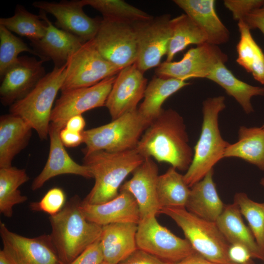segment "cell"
Listing matches in <instances>:
<instances>
[{
	"label": "cell",
	"instance_id": "1",
	"mask_svg": "<svg viewBox=\"0 0 264 264\" xmlns=\"http://www.w3.org/2000/svg\"><path fill=\"white\" fill-rule=\"evenodd\" d=\"M144 158L153 157L180 171H187L194 152L183 117L176 110H163L141 136L135 148Z\"/></svg>",
	"mask_w": 264,
	"mask_h": 264
},
{
	"label": "cell",
	"instance_id": "2",
	"mask_svg": "<svg viewBox=\"0 0 264 264\" xmlns=\"http://www.w3.org/2000/svg\"><path fill=\"white\" fill-rule=\"evenodd\" d=\"M77 195L66 203L57 214L50 216V236L62 264H69L91 244L100 239L102 226L88 221Z\"/></svg>",
	"mask_w": 264,
	"mask_h": 264
},
{
	"label": "cell",
	"instance_id": "3",
	"mask_svg": "<svg viewBox=\"0 0 264 264\" xmlns=\"http://www.w3.org/2000/svg\"><path fill=\"white\" fill-rule=\"evenodd\" d=\"M84 154L83 165L89 168L95 179L93 188L82 200L90 204L104 203L116 197L124 180L145 160L135 149L116 153L96 151Z\"/></svg>",
	"mask_w": 264,
	"mask_h": 264
},
{
	"label": "cell",
	"instance_id": "4",
	"mask_svg": "<svg viewBox=\"0 0 264 264\" xmlns=\"http://www.w3.org/2000/svg\"><path fill=\"white\" fill-rule=\"evenodd\" d=\"M225 97H210L202 103L201 132L194 147L192 161L183 175L190 188L200 180L221 159L229 145L222 137L219 126L220 113L225 108Z\"/></svg>",
	"mask_w": 264,
	"mask_h": 264
},
{
	"label": "cell",
	"instance_id": "5",
	"mask_svg": "<svg viewBox=\"0 0 264 264\" xmlns=\"http://www.w3.org/2000/svg\"><path fill=\"white\" fill-rule=\"evenodd\" d=\"M66 67V63L54 66L26 95L10 106V113L25 121L41 140L47 139L53 104L65 80Z\"/></svg>",
	"mask_w": 264,
	"mask_h": 264
},
{
	"label": "cell",
	"instance_id": "6",
	"mask_svg": "<svg viewBox=\"0 0 264 264\" xmlns=\"http://www.w3.org/2000/svg\"><path fill=\"white\" fill-rule=\"evenodd\" d=\"M160 213L174 220L194 250L203 258L217 264H236L229 256L230 244L215 222L201 219L185 207H165Z\"/></svg>",
	"mask_w": 264,
	"mask_h": 264
},
{
	"label": "cell",
	"instance_id": "7",
	"mask_svg": "<svg viewBox=\"0 0 264 264\" xmlns=\"http://www.w3.org/2000/svg\"><path fill=\"white\" fill-rule=\"evenodd\" d=\"M150 124L138 109L128 112L107 124L82 132L84 153L96 151L116 153L135 149Z\"/></svg>",
	"mask_w": 264,
	"mask_h": 264
},
{
	"label": "cell",
	"instance_id": "8",
	"mask_svg": "<svg viewBox=\"0 0 264 264\" xmlns=\"http://www.w3.org/2000/svg\"><path fill=\"white\" fill-rule=\"evenodd\" d=\"M66 63V74L61 92L94 85L115 75L122 69L102 56L94 39L84 43Z\"/></svg>",
	"mask_w": 264,
	"mask_h": 264
},
{
	"label": "cell",
	"instance_id": "9",
	"mask_svg": "<svg viewBox=\"0 0 264 264\" xmlns=\"http://www.w3.org/2000/svg\"><path fill=\"white\" fill-rule=\"evenodd\" d=\"M136 241L138 249L172 264L196 253L186 239L176 236L160 225L156 216L140 220Z\"/></svg>",
	"mask_w": 264,
	"mask_h": 264
},
{
	"label": "cell",
	"instance_id": "10",
	"mask_svg": "<svg viewBox=\"0 0 264 264\" xmlns=\"http://www.w3.org/2000/svg\"><path fill=\"white\" fill-rule=\"evenodd\" d=\"M94 40L102 56L121 69L135 63L137 45L132 24L102 18Z\"/></svg>",
	"mask_w": 264,
	"mask_h": 264
},
{
	"label": "cell",
	"instance_id": "11",
	"mask_svg": "<svg viewBox=\"0 0 264 264\" xmlns=\"http://www.w3.org/2000/svg\"><path fill=\"white\" fill-rule=\"evenodd\" d=\"M171 15L164 14L132 23L136 37L138 69L144 73L157 67L167 52L171 37Z\"/></svg>",
	"mask_w": 264,
	"mask_h": 264
},
{
	"label": "cell",
	"instance_id": "12",
	"mask_svg": "<svg viewBox=\"0 0 264 264\" xmlns=\"http://www.w3.org/2000/svg\"><path fill=\"white\" fill-rule=\"evenodd\" d=\"M228 56L218 45L205 43L192 47L178 61H165L155 70L157 76L186 81L191 78H207L220 63Z\"/></svg>",
	"mask_w": 264,
	"mask_h": 264
},
{
	"label": "cell",
	"instance_id": "13",
	"mask_svg": "<svg viewBox=\"0 0 264 264\" xmlns=\"http://www.w3.org/2000/svg\"><path fill=\"white\" fill-rule=\"evenodd\" d=\"M116 76L88 87L62 92L53 108L50 123L63 129L71 117L105 106Z\"/></svg>",
	"mask_w": 264,
	"mask_h": 264
},
{
	"label": "cell",
	"instance_id": "14",
	"mask_svg": "<svg viewBox=\"0 0 264 264\" xmlns=\"http://www.w3.org/2000/svg\"><path fill=\"white\" fill-rule=\"evenodd\" d=\"M2 249L11 264L61 263L50 235L28 238L14 233L0 223Z\"/></svg>",
	"mask_w": 264,
	"mask_h": 264
},
{
	"label": "cell",
	"instance_id": "15",
	"mask_svg": "<svg viewBox=\"0 0 264 264\" xmlns=\"http://www.w3.org/2000/svg\"><path fill=\"white\" fill-rule=\"evenodd\" d=\"M33 6L52 15L58 28L86 42L95 38L102 19L88 16L83 11L81 0H62L58 2L36 1Z\"/></svg>",
	"mask_w": 264,
	"mask_h": 264
},
{
	"label": "cell",
	"instance_id": "16",
	"mask_svg": "<svg viewBox=\"0 0 264 264\" xmlns=\"http://www.w3.org/2000/svg\"><path fill=\"white\" fill-rule=\"evenodd\" d=\"M147 85L144 73L135 63L122 68L116 77L105 104L112 120L137 109Z\"/></svg>",
	"mask_w": 264,
	"mask_h": 264
},
{
	"label": "cell",
	"instance_id": "17",
	"mask_svg": "<svg viewBox=\"0 0 264 264\" xmlns=\"http://www.w3.org/2000/svg\"><path fill=\"white\" fill-rule=\"evenodd\" d=\"M44 60L19 57L17 62L3 77L0 99L3 105L11 106L26 95L45 75Z\"/></svg>",
	"mask_w": 264,
	"mask_h": 264
},
{
	"label": "cell",
	"instance_id": "18",
	"mask_svg": "<svg viewBox=\"0 0 264 264\" xmlns=\"http://www.w3.org/2000/svg\"><path fill=\"white\" fill-rule=\"evenodd\" d=\"M158 168L152 158H145L133 172L132 176L120 188L130 193L138 205L140 220L160 213L156 191Z\"/></svg>",
	"mask_w": 264,
	"mask_h": 264
},
{
	"label": "cell",
	"instance_id": "19",
	"mask_svg": "<svg viewBox=\"0 0 264 264\" xmlns=\"http://www.w3.org/2000/svg\"><path fill=\"white\" fill-rule=\"evenodd\" d=\"M62 129L54 124L50 123L48 157L43 169L32 183L33 191L41 188L50 178L61 175L73 174L87 178H93L89 168L76 163L66 151L60 138V132Z\"/></svg>",
	"mask_w": 264,
	"mask_h": 264
},
{
	"label": "cell",
	"instance_id": "20",
	"mask_svg": "<svg viewBox=\"0 0 264 264\" xmlns=\"http://www.w3.org/2000/svg\"><path fill=\"white\" fill-rule=\"evenodd\" d=\"M81 210L87 220L101 226L117 222H133L140 220L137 203L129 192L120 191L114 198L104 203L90 204L82 201Z\"/></svg>",
	"mask_w": 264,
	"mask_h": 264
},
{
	"label": "cell",
	"instance_id": "21",
	"mask_svg": "<svg viewBox=\"0 0 264 264\" xmlns=\"http://www.w3.org/2000/svg\"><path fill=\"white\" fill-rule=\"evenodd\" d=\"M39 15L46 23V31L41 40L33 44L38 49L41 59L51 60L54 66L60 67L85 42L53 25L43 11L40 10Z\"/></svg>",
	"mask_w": 264,
	"mask_h": 264
},
{
	"label": "cell",
	"instance_id": "22",
	"mask_svg": "<svg viewBox=\"0 0 264 264\" xmlns=\"http://www.w3.org/2000/svg\"><path fill=\"white\" fill-rule=\"evenodd\" d=\"M188 15L205 33L207 43L219 45L227 42L230 33L218 17L214 0H175Z\"/></svg>",
	"mask_w": 264,
	"mask_h": 264
},
{
	"label": "cell",
	"instance_id": "23",
	"mask_svg": "<svg viewBox=\"0 0 264 264\" xmlns=\"http://www.w3.org/2000/svg\"><path fill=\"white\" fill-rule=\"evenodd\" d=\"M137 224L117 222L102 226L99 241L104 261L118 264L138 248Z\"/></svg>",
	"mask_w": 264,
	"mask_h": 264
},
{
	"label": "cell",
	"instance_id": "24",
	"mask_svg": "<svg viewBox=\"0 0 264 264\" xmlns=\"http://www.w3.org/2000/svg\"><path fill=\"white\" fill-rule=\"evenodd\" d=\"M212 169L199 181L190 187L186 209L197 217L216 222L222 212L225 204L221 200L213 180Z\"/></svg>",
	"mask_w": 264,
	"mask_h": 264
},
{
	"label": "cell",
	"instance_id": "25",
	"mask_svg": "<svg viewBox=\"0 0 264 264\" xmlns=\"http://www.w3.org/2000/svg\"><path fill=\"white\" fill-rule=\"evenodd\" d=\"M32 127L11 113L0 117V168L11 166L13 159L28 145Z\"/></svg>",
	"mask_w": 264,
	"mask_h": 264
},
{
	"label": "cell",
	"instance_id": "26",
	"mask_svg": "<svg viewBox=\"0 0 264 264\" xmlns=\"http://www.w3.org/2000/svg\"><path fill=\"white\" fill-rule=\"evenodd\" d=\"M238 205L234 202L225 205L224 209L215 222L230 244L245 247L251 258L264 261V255L257 245L249 228L244 223Z\"/></svg>",
	"mask_w": 264,
	"mask_h": 264
},
{
	"label": "cell",
	"instance_id": "27",
	"mask_svg": "<svg viewBox=\"0 0 264 264\" xmlns=\"http://www.w3.org/2000/svg\"><path fill=\"white\" fill-rule=\"evenodd\" d=\"M190 84L173 78L155 75L147 86L143 101L138 109L139 113L150 124L162 112V106L165 100Z\"/></svg>",
	"mask_w": 264,
	"mask_h": 264
},
{
	"label": "cell",
	"instance_id": "28",
	"mask_svg": "<svg viewBox=\"0 0 264 264\" xmlns=\"http://www.w3.org/2000/svg\"><path fill=\"white\" fill-rule=\"evenodd\" d=\"M237 157L253 164L264 171V129L263 127L241 126L238 140L229 144L224 158Z\"/></svg>",
	"mask_w": 264,
	"mask_h": 264
},
{
	"label": "cell",
	"instance_id": "29",
	"mask_svg": "<svg viewBox=\"0 0 264 264\" xmlns=\"http://www.w3.org/2000/svg\"><path fill=\"white\" fill-rule=\"evenodd\" d=\"M207 79L222 87L233 97L247 114L254 112L251 100L254 96H264V87L251 85L238 79L225 66L219 63Z\"/></svg>",
	"mask_w": 264,
	"mask_h": 264
},
{
	"label": "cell",
	"instance_id": "30",
	"mask_svg": "<svg viewBox=\"0 0 264 264\" xmlns=\"http://www.w3.org/2000/svg\"><path fill=\"white\" fill-rule=\"evenodd\" d=\"M240 34L237 45V63L264 85V53L253 38L250 29L242 20L238 21Z\"/></svg>",
	"mask_w": 264,
	"mask_h": 264
},
{
	"label": "cell",
	"instance_id": "31",
	"mask_svg": "<svg viewBox=\"0 0 264 264\" xmlns=\"http://www.w3.org/2000/svg\"><path fill=\"white\" fill-rule=\"evenodd\" d=\"M207 37L201 29L186 14L171 20V37L165 61H172L175 56L191 44L207 43Z\"/></svg>",
	"mask_w": 264,
	"mask_h": 264
},
{
	"label": "cell",
	"instance_id": "32",
	"mask_svg": "<svg viewBox=\"0 0 264 264\" xmlns=\"http://www.w3.org/2000/svg\"><path fill=\"white\" fill-rule=\"evenodd\" d=\"M156 191L160 210L165 207L185 208L190 188L186 183L183 175L171 167L158 176Z\"/></svg>",
	"mask_w": 264,
	"mask_h": 264
},
{
	"label": "cell",
	"instance_id": "33",
	"mask_svg": "<svg viewBox=\"0 0 264 264\" xmlns=\"http://www.w3.org/2000/svg\"><path fill=\"white\" fill-rule=\"evenodd\" d=\"M29 179L25 169L10 166L0 168V212L10 218L13 207L27 200L19 187Z\"/></svg>",
	"mask_w": 264,
	"mask_h": 264
},
{
	"label": "cell",
	"instance_id": "34",
	"mask_svg": "<svg viewBox=\"0 0 264 264\" xmlns=\"http://www.w3.org/2000/svg\"><path fill=\"white\" fill-rule=\"evenodd\" d=\"M2 25L11 32L24 36L30 39L32 44L41 40L46 31V23L40 15L34 14L22 6L17 5L13 16L1 18Z\"/></svg>",
	"mask_w": 264,
	"mask_h": 264
},
{
	"label": "cell",
	"instance_id": "35",
	"mask_svg": "<svg viewBox=\"0 0 264 264\" xmlns=\"http://www.w3.org/2000/svg\"><path fill=\"white\" fill-rule=\"evenodd\" d=\"M83 5H89L100 12L103 19L132 24L153 16L124 0H81Z\"/></svg>",
	"mask_w": 264,
	"mask_h": 264
},
{
	"label": "cell",
	"instance_id": "36",
	"mask_svg": "<svg viewBox=\"0 0 264 264\" xmlns=\"http://www.w3.org/2000/svg\"><path fill=\"white\" fill-rule=\"evenodd\" d=\"M234 202L247 220L256 243L264 255V202L255 201L243 192L235 194Z\"/></svg>",
	"mask_w": 264,
	"mask_h": 264
},
{
	"label": "cell",
	"instance_id": "37",
	"mask_svg": "<svg viewBox=\"0 0 264 264\" xmlns=\"http://www.w3.org/2000/svg\"><path fill=\"white\" fill-rule=\"evenodd\" d=\"M28 52L40 56L36 51L30 49L20 38L0 25V76L1 79L8 70L18 61L19 55Z\"/></svg>",
	"mask_w": 264,
	"mask_h": 264
},
{
	"label": "cell",
	"instance_id": "38",
	"mask_svg": "<svg viewBox=\"0 0 264 264\" xmlns=\"http://www.w3.org/2000/svg\"><path fill=\"white\" fill-rule=\"evenodd\" d=\"M66 204V195L63 190L58 187L48 190L40 201L29 204L33 211H42L54 215L59 213Z\"/></svg>",
	"mask_w": 264,
	"mask_h": 264
},
{
	"label": "cell",
	"instance_id": "39",
	"mask_svg": "<svg viewBox=\"0 0 264 264\" xmlns=\"http://www.w3.org/2000/svg\"><path fill=\"white\" fill-rule=\"evenodd\" d=\"M264 0H225L224 6L238 22L242 20L249 13L262 5Z\"/></svg>",
	"mask_w": 264,
	"mask_h": 264
},
{
	"label": "cell",
	"instance_id": "40",
	"mask_svg": "<svg viewBox=\"0 0 264 264\" xmlns=\"http://www.w3.org/2000/svg\"><path fill=\"white\" fill-rule=\"evenodd\" d=\"M104 257L99 240L95 242L69 264H101Z\"/></svg>",
	"mask_w": 264,
	"mask_h": 264
},
{
	"label": "cell",
	"instance_id": "41",
	"mask_svg": "<svg viewBox=\"0 0 264 264\" xmlns=\"http://www.w3.org/2000/svg\"><path fill=\"white\" fill-rule=\"evenodd\" d=\"M137 248L118 264H171Z\"/></svg>",
	"mask_w": 264,
	"mask_h": 264
},
{
	"label": "cell",
	"instance_id": "42",
	"mask_svg": "<svg viewBox=\"0 0 264 264\" xmlns=\"http://www.w3.org/2000/svg\"><path fill=\"white\" fill-rule=\"evenodd\" d=\"M242 21L250 30L258 29L264 35V2L261 6L247 14Z\"/></svg>",
	"mask_w": 264,
	"mask_h": 264
},
{
	"label": "cell",
	"instance_id": "43",
	"mask_svg": "<svg viewBox=\"0 0 264 264\" xmlns=\"http://www.w3.org/2000/svg\"><path fill=\"white\" fill-rule=\"evenodd\" d=\"M60 138L64 146L73 148L83 143L82 132H79L63 128L60 132Z\"/></svg>",
	"mask_w": 264,
	"mask_h": 264
},
{
	"label": "cell",
	"instance_id": "44",
	"mask_svg": "<svg viewBox=\"0 0 264 264\" xmlns=\"http://www.w3.org/2000/svg\"><path fill=\"white\" fill-rule=\"evenodd\" d=\"M228 253L231 260L236 264H245L252 258L248 250L239 244H230Z\"/></svg>",
	"mask_w": 264,
	"mask_h": 264
},
{
	"label": "cell",
	"instance_id": "45",
	"mask_svg": "<svg viewBox=\"0 0 264 264\" xmlns=\"http://www.w3.org/2000/svg\"><path fill=\"white\" fill-rule=\"evenodd\" d=\"M86 121L82 115L70 117L66 122L65 128L71 131L82 132L84 130Z\"/></svg>",
	"mask_w": 264,
	"mask_h": 264
},
{
	"label": "cell",
	"instance_id": "46",
	"mask_svg": "<svg viewBox=\"0 0 264 264\" xmlns=\"http://www.w3.org/2000/svg\"><path fill=\"white\" fill-rule=\"evenodd\" d=\"M171 264H217L211 262L197 252L186 257L182 260Z\"/></svg>",
	"mask_w": 264,
	"mask_h": 264
},
{
	"label": "cell",
	"instance_id": "47",
	"mask_svg": "<svg viewBox=\"0 0 264 264\" xmlns=\"http://www.w3.org/2000/svg\"><path fill=\"white\" fill-rule=\"evenodd\" d=\"M0 264H11L2 250H0Z\"/></svg>",
	"mask_w": 264,
	"mask_h": 264
},
{
	"label": "cell",
	"instance_id": "48",
	"mask_svg": "<svg viewBox=\"0 0 264 264\" xmlns=\"http://www.w3.org/2000/svg\"><path fill=\"white\" fill-rule=\"evenodd\" d=\"M260 183L264 188V177L261 178Z\"/></svg>",
	"mask_w": 264,
	"mask_h": 264
},
{
	"label": "cell",
	"instance_id": "49",
	"mask_svg": "<svg viewBox=\"0 0 264 264\" xmlns=\"http://www.w3.org/2000/svg\"><path fill=\"white\" fill-rule=\"evenodd\" d=\"M253 264L252 263V262H251V260H250L249 261H248V262H247V263H245V264Z\"/></svg>",
	"mask_w": 264,
	"mask_h": 264
},
{
	"label": "cell",
	"instance_id": "50",
	"mask_svg": "<svg viewBox=\"0 0 264 264\" xmlns=\"http://www.w3.org/2000/svg\"><path fill=\"white\" fill-rule=\"evenodd\" d=\"M101 264H111L108 263L106 261H103Z\"/></svg>",
	"mask_w": 264,
	"mask_h": 264
},
{
	"label": "cell",
	"instance_id": "51",
	"mask_svg": "<svg viewBox=\"0 0 264 264\" xmlns=\"http://www.w3.org/2000/svg\"><path fill=\"white\" fill-rule=\"evenodd\" d=\"M262 127L264 129V124L262 126Z\"/></svg>",
	"mask_w": 264,
	"mask_h": 264
},
{
	"label": "cell",
	"instance_id": "52",
	"mask_svg": "<svg viewBox=\"0 0 264 264\" xmlns=\"http://www.w3.org/2000/svg\"><path fill=\"white\" fill-rule=\"evenodd\" d=\"M61 264V263H59V264Z\"/></svg>",
	"mask_w": 264,
	"mask_h": 264
}]
</instances>
